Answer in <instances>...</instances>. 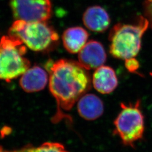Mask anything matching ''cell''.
Masks as SVG:
<instances>
[{
	"label": "cell",
	"instance_id": "obj_1",
	"mask_svg": "<svg viewBox=\"0 0 152 152\" xmlns=\"http://www.w3.org/2000/svg\"><path fill=\"white\" fill-rule=\"evenodd\" d=\"M49 89L57 103L56 113L52 122L57 124L63 120L72 122L71 117L65 114L88 91L91 84V77L87 69L79 62L59 59L48 63Z\"/></svg>",
	"mask_w": 152,
	"mask_h": 152
},
{
	"label": "cell",
	"instance_id": "obj_2",
	"mask_svg": "<svg viewBox=\"0 0 152 152\" xmlns=\"http://www.w3.org/2000/svg\"><path fill=\"white\" fill-rule=\"evenodd\" d=\"M149 25L148 20L143 16L135 24L115 25L109 36L110 53L122 60L135 58L141 49V39Z\"/></svg>",
	"mask_w": 152,
	"mask_h": 152
},
{
	"label": "cell",
	"instance_id": "obj_3",
	"mask_svg": "<svg viewBox=\"0 0 152 152\" xmlns=\"http://www.w3.org/2000/svg\"><path fill=\"white\" fill-rule=\"evenodd\" d=\"M9 36L19 39L35 51L51 49L59 40V35L46 22H28L16 20L10 29Z\"/></svg>",
	"mask_w": 152,
	"mask_h": 152
},
{
	"label": "cell",
	"instance_id": "obj_4",
	"mask_svg": "<svg viewBox=\"0 0 152 152\" xmlns=\"http://www.w3.org/2000/svg\"><path fill=\"white\" fill-rule=\"evenodd\" d=\"M26 47L19 39L4 36L0 41V80L10 81L22 75L31 63L24 55Z\"/></svg>",
	"mask_w": 152,
	"mask_h": 152
},
{
	"label": "cell",
	"instance_id": "obj_5",
	"mask_svg": "<svg viewBox=\"0 0 152 152\" xmlns=\"http://www.w3.org/2000/svg\"><path fill=\"white\" fill-rule=\"evenodd\" d=\"M121 110L114 121V134L122 143L134 147L141 140L144 132V118L140 108V101L135 104H121Z\"/></svg>",
	"mask_w": 152,
	"mask_h": 152
},
{
	"label": "cell",
	"instance_id": "obj_6",
	"mask_svg": "<svg viewBox=\"0 0 152 152\" xmlns=\"http://www.w3.org/2000/svg\"><path fill=\"white\" fill-rule=\"evenodd\" d=\"M16 20L26 22H47L51 16L50 0H10Z\"/></svg>",
	"mask_w": 152,
	"mask_h": 152
},
{
	"label": "cell",
	"instance_id": "obj_7",
	"mask_svg": "<svg viewBox=\"0 0 152 152\" xmlns=\"http://www.w3.org/2000/svg\"><path fill=\"white\" fill-rule=\"evenodd\" d=\"M78 53L79 63L87 70L97 69L103 65L107 59L103 45L96 41H88Z\"/></svg>",
	"mask_w": 152,
	"mask_h": 152
},
{
	"label": "cell",
	"instance_id": "obj_8",
	"mask_svg": "<svg viewBox=\"0 0 152 152\" xmlns=\"http://www.w3.org/2000/svg\"><path fill=\"white\" fill-rule=\"evenodd\" d=\"M93 86L98 92L108 94L118 86V80L113 68L102 65L96 69L92 76Z\"/></svg>",
	"mask_w": 152,
	"mask_h": 152
},
{
	"label": "cell",
	"instance_id": "obj_9",
	"mask_svg": "<svg viewBox=\"0 0 152 152\" xmlns=\"http://www.w3.org/2000/svg\"><path fill=\"white\" fill-rule=\"evenodd\" d=\"M49 78L47 72L44 69L34 66L29 68L22 75L20 85L26 92H37L46 87Z\"/></svg>",
	"mask_w": 152,
	"mask_h": 152
},
{
	"label": "cell",
	"instance_id": "obj_10",
	"mask_svg": "<svg viewBox=\"0 0 152 152\" xmlns=\"http://www.w3.org/2000/svg\"><path fill=\"white\" fill-rule=\"evenodd\" d=\"M83 22L90 31L103 32L108 28L110 19L104 9L99 6H94L88 7L84 12Z\"/></svg>",
	"mask_w": 152,
	"mask_h": 152
},
{
	"label": "cell",
	"instance_id": "obj_11",
	"mask_svg": "<svg viewBox=\"0 0 152 152\" xmlns=\"http://www.w3.org/2000/svg\"><path fill=\"white\" fill-rule=\"evenodd\" d=\"M77 110L83 119L94 121L103 114V103L96 95L92 94H85L78 101Z\"/></svg>",
	"mask_w": 152,
	"mask_h": 152
},
{
	"label": "cell",
	"instance_id": "obj_12",
	"mask_svg": "<svg viewBox=\"0 0 152 152\" xmlns=\"http://www.w3.org/2000/svg\"><path fill=\"white\" fill-rule=\"evenodd\" d=\"M88 36V33L83 28H69L65 30L62 36L64 47L71 54L79 53L87 43Z\"/></svg>",
	"mask_w": 152,
	"mask_h": 152
},
{
	"label": "cell",
	"instance_id": "obj_13",
	"mask_svg": "<svg viewBox=\"0 0 152 152\" xmlns=\"http://www.w3.org/2000/svg\"><path fill=\"white\" fill-rule=\"evenodd\" d=\"M19 152H69L59 142H46L38 147L28 145Z\"/></svg>",
	"mask_w": 152,
	"mask_h": 152
},
{
	"label": "cell",
	"instance_id": "obj_14",
	"mask_svg": "<svg viewBox=\"0 0 152 152\" xmlns=\"http://www.w3.org/2000/svg\"><path fill=\"white\" fill-rule=\"evenodd\" d=\"M125 66L131 73L136 72L139 68V63L135 58L125 60Z\"/></svg>",
	"mask_w": 152,
	"mask_h": 152
},
{
	"label": "cell",
	"instance_id": "obj_15",
	"mask_svg": "<svg viewBox=\"0 0 152 152\" xmlns=\"http://www.w3.org/2000/svg\"><path fill=\"white\" fill-rule=\"evenodd\" d=\"M145 12L149 24L152 27V0H146L145 2Z\"/></svg>",
	"mask_w": 152,
	"mask_h": 152
},
{
	"label": "cell",
	"instance_id": "obj_16",
	"mask_svg": "<svg viewBox=\"0 0 152 152\" xmlns=\"http://www.w3.org/2000/svg\"><path fill=\"white\" fill-rule=\"evenodd\" d=\"M0 152H8V151H5L4 149H3V148L2 147H1L0 146Z\"/></svg>",
	"mask_w": 152,
	"mask_h": 152
},
{
	"label": "cell",
	"instance_id": "obj_17",
	"mask_svg": "<svg viewBox=\"0 0 152 152\" xmlns=\"http://www.w3.org/2000/svg\"></svg>",
	"mask_w": 152,
	"mask_h": 152
}]
</instances>
